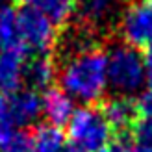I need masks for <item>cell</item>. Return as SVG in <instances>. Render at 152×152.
Returning a JSON list of instances; mask_svg holds the SVG:
<instances>
[{
    "instance_id": "cell-4",
    "label": "cell",
    "mask_w": 152,
    "mask_h": 152,
    "mask_svg": "<svg viewBox=\"0 0 152 152\" xmlns=\"http://www.w3.org/2000/svg\"><path fill=\"white\" fill-rule=\"evenodd\" d=\"M17 24L22 47L30 54H50L56 45V26L47 15L26 2H17Z\"/></svg>"
},
{
    "instance_id": "cell-12",
    "label": "cell",
    "mask_w": 152,
    "mask_h": 152,
    "mask_svg": "<svg viewBox=\"0 0 152 152\" xmlns=\"http://www.w3.org/2000/svg\"><path fill=\"white\" fill-rule=\"evenodd\" d=\"M54 22V26H65L74 15L76 0H22Z\"/></svg>"
},
{
    "instance_id": "cell-17",
    "label": "cell",
    "mask_w": 152,
    "mask_h": 152,
    "mask_svg": "<svg viewBox=\"0 0 152 152\" xmlns=\"http://www.w3.org/2000/svg\"><path fill=\"white\" fill-rule=\"evenodd\" d=\"M15 128L11 124V119H10V96L0 93V135L4 132Z\"/></svg>"
},
{
    "instance_id": "cell-18",
    "label": "cell",
    "mask_w": 152,
    "mask_h": 152,
    "mask_svg": "<svg viewBox=\"0 0 152 152\" xmlns=\"http://www.w3.org/2000/svg\"><path fill=\"white\" fill-rule=\"evenodd\" d=\"M102 152H139L130 139H113Z\"/></svg>"
},
{
    "instance_id": "cell-5",
    "label": "cell",
    "mask_w": 152,
    "mask_h": 152,
    "mask_svg": "<svg viewBox=\"0 0 152 152\" xmlns=\"http://www.w3.org/2000/svg\"><path fill=\"white\" fill-rule=\"evenodd\" d=\"M119 32L128 47L135 50L152 48V7L143 0L128 4L121 15Z\"/></svg>"
},
{
    "instance_id": "cell-8",
    "label": "cell",
    "mask_w": 152,
    "mask_h": 152,
    "mask_svg": "<svg viewBox=\"0 0 152 152\" xmlns=\"http://www.w3.org/2000/svg\"><path fill=\"white\" fill-rule=\"evenodd\" d=\"M28 56L24 48L0 52V93L11 96L22 89V72Z\"/></svg>"
},
{
    "instance_id": "cell-10",
    "label": "cell",
    "mask_w": 152,
    "mask_h": 152,
    "mask_svg": "<svg viewBox=\"0 0 152 152\" xmlns=\"http://www.w3.org/2000/svg\"><path fill=\"white\" fill-rule=\"evenodd\" d=\"M43 113L41 95L32 89H20L10 96V119L13 126H30Z\"/></svg>"
},
{
    "instance_id": "cell-6",
    "label": "cell",
    "mask_w": 152,
    "mask_h": 152,
    "mask_svg": "<svg viewBox=\"0 0 152 152\" xmlns=\"http://www.w3.org/2000/svg\"><path fill=\"white\" fill-rule=\"evenodd\" d=\"M102 115L106 117L115 139H130L135 124L141 119L139 104L132 96L117 95L113 98L98 102Z\"/></svg>"
},
{
    "instance_id": "cell-11",
    "label": "cell",
    "mask_w": 152,
    "mask_h": 152,
    "mask_svg": "<svg viewBox=\"0 0 152 152\" xmlns=\"http://www.w3.org/2000/svg\"><path fill=\"white\" fill-rule=\"evenodd\" d=\"M117 4L119 0H76L74 13L78 15V22L96 30L100 22L115 13Z\"/></svg>"
},
{
    "instance_id": "cell-20",
    "label": "cell",
    "mask_w": 152,
    "mask_h": 152,
    "mask_svg": "<svg viewBox=\"0 0 152 152\" xmlns=\"http://www.w3.org/2000/svg\"><path fill=\"white\" fill-rule=\"evenodd\" d=\"M143 2H145L147 6H150V7H152V0H143Z\"/></svg>"
},
{
    "instance_id": "cell-2",
    "label": "cell",
    "mask_w": 152,
    "mask_h": 152,
    "mask_svg": "<svg viewBox=\"0 0 152 152\" xmlns=\"http://www.w3.org/2000/svg\"><path fill=\"white\" fill-rule=\"evenodd\" d=\"M115 139L98 104L83 106L74 111L69 123V143L86 152H102Z\"/></svg>"
},
{
    "instance_id": "cell-21",
    "label": "cell",
    "mask_w": 152,
    "mask_h": 152,
    "mask_svg": "<svg viewBox=\"0 0 152 152\" xmlns=\"http://www.w3.org/2000/svg\"><path fill=\"white\" fill-rule=\"evenodd\" d=\"M0 4H2V0H0ZM0 10H2V7H0Z\"/></svg>"
},
{
    "instance_id": "cell-16",
    "label": "cell",
    "mask_w": 152,
    "mask_h": 152,
    "mask_svg": "<svg viewBox=\"0 0 152 152\" xmlns=\"http://www.w3.org/2000/svg\"><path fill=\"white\" fill-rule=\"evenodd\" d=\"M135 148L139 152H152V117H141L135 124L132 137Z\"/></svg>"
},
{
    "instance_id": "cell-14",
    "label": "cell",
    "mask_w": 152,
    "mask_h": 152,
    "mask_svg": "<svg viewBox=\"0 0 152 152\" xmlns=\"http://www.w3.org/2000/svg\"><path fill=\"white\" fill-rule=\"evenodd\" d=\"M13 48H24L19 37L17 7H15V4L0 10V52L13 50Z\"/></svg>"
},
{
    "instance_id": "cell-3",
    "label": "cell",
    "mask_w": 152,
    "mask_h": 152,
    "mask_svg": "<svg viewBox=\"0 0 152 152\" xmlns=\"http://www.w3.org/2000/svg\"><path fill=\"white\" fill-rule=\"evenodd\" d=\"M108 83L124 96L139 91L147 83L143 56L128 45L113 47L108 52Z\"/></svg>"
},
{
    "instance_id": "cell-1",
    "label": "cell",
    "mask_w": 152,
    "mask_h": 152,
    "mask_svg": "<svg viewBox=\"0 0 152 152\" xmlns=\"http://www.w3.org/2000/svg\"><path fill=\"white\" fill-rule=\"evenodd\" d=\"M61 89L71 98L93 106L102 102L108 87V52L102 47L69 58L59 69Z\"/></svg>"
},
{
    "instance_id": "cell-15",
    "label": "cell",
    "mask_w": 152,
    "mask_h": 152,
    "mask_svg": "<svg viewBox=\"0 0 152 152\" xmlns=\"http://www.w3.org/2000/svg\"><path fill=\"white\" fill-rule=\"evenodd\" d=\"M0 152H34L32 135L19 128L4 132L0 135Z\"/></svg>"
},
{
    "instance_id": "cell-13",
    "label": "cell",
    "mask_w": 152,
    "mask_h": 152,
    "mask_svg": "<svg viewBox=\"0 0 152 152\" xmlns=\"http://www.w3.org/2000/svg\"><path fill=\"white\" fill-rule=\"evenodd\" d=\"M30 135H32L34 152H65L67 148V139L61 132V128L41 124Z\"/></svg>"
},
{
    "instance_id": "cell-9",
    "label": "cell",
    "mask_w": 152,
    "mask_h": 152,
    "mask_svg": "<svg viewBox=\"0 0 152 152\" xmlns=\"http://www.w3.org/2000/svg\"><path fill=\"white\" fill-rule=\"evenodd\" d=\"M41 102H43V115L47 117L50 126H56V128L67 126L76 111L72 98L59 87H50L47 91H43Z\"/></svg>"
},
{
    "instance_id": "cell-7",
    "label": "cell",
    "mask_w": 152,
    "mask_h": 152,
    "mask_svg": "<svg viewBox=\"0 0 152 152\" xmlns=\"http://www.w3.org/2000/svg\"><path fill=\"white\" fill-rule=\"evenodd\" d=\"M56 72H58V65L52 52L50 54H32L26 58L22 83L35 93L37 91H47L52 87Z\"/></svg>"
},
{
    "instance_id": "cell-19",
    "label": "cell",
    "mask_w": 152,
    "mask_h": 152,
    "mask_svg": "<svg viewBox=\"0 0 152 152\" xmlns=\"http://www.w3.org/2000/svg\"><path fill=\"white\" fill-rule=\"evenodd\" d=\"M65 152H86V150H82V148H78V147L71 145V143H67V148H65Z\"/></svg>"
}]
</instances>
